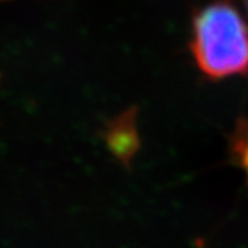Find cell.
I'll return each mask as SVG.
<instances>
[{"label":"cell","instance_id":"3957f363","mask_svg":"<svg viewBox=\"0 0 248 248\" xmlns=\"http://www.w3.org/2000/svg\"><path fill=\"white\" fill-rule=\"evenodd\" d=\"M232 153L237 166L246 172L248 181V123L240 124L236 130L232 142Z\"/></svg>","mask_w":248,"mask_h":248},{"label":"cell","instance_id":"277c9868","mask_svg":"<svg viewBox=\"0 0 248 248\" xmlns=\"http://www.w3.org/2000/svg\"><path fill=\"white\" fill-rule=\"evenodd\" d=\"M246 4H247V10H248V0H246Z\"/></svg>","mask_w":248,"mask_h":248},{"label":"cell","instance_id":"6da1fadb","mask_svg":"<svg viewBox=\"0 0 248 248\" xmlns=\"http://www.w3.org/2000/svg\"><path fill=\"white\" fill-rule=\"evenodd\" d=\"M192 53L200 71L213 79L247 72V21L229 1L208 4L193 21Z\"/></svg>","mask_w":248,"mask_h":248},{"label":"cell","instance_id":"7a4b0ae2","mask_svg":"<svg viewBox=\"0 0 248 248\" xmlns=\"http://www.w3.org/2000/svg\"><path fill=\"white\" fill-rule=\"evenodd\" d=\"M107 142L113 155L125 166L131 161L138 148L137 133L133 125L127 124V120L116 122L109 128L107 133Z\"/></svg>","mask_w":248,"mask_h":248}]
</instances>
